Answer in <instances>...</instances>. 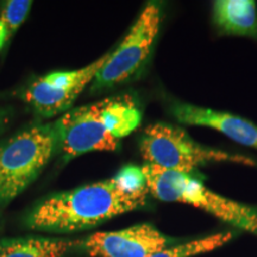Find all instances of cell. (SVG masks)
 <instances>
[{"label": "cell", "mask_w": 257, "mask_h": 257, "mask_svg": "<svg viewBox=\"0 0 257 257\" xmlns=\"http://www.w3.org/2000/svg\"><path fill=\"white\" fill-rule=\"evenodd\" d=\"M148 192L141 167L128 166L105 181L56 193L29 212V229L70 233L98 226L147 205Z\"/></svg>", "instance_id": "obj_1"}, {"label": "cell", "mask_w": 257, "mask_h": 257, "mask_svg": "<svg viewBox=\"0 0 257 257\" xmlns=\"http://www.w3.org/2000/svg\"><path fill=\"white\" fill-rule=\"evenodd\" d=\"M140 107L131 95H117L67 111L55 121L66 160L91 152H114L138 127Z\"/></svg>", "instance_id": "obj_2"}, {"label": "cell", "mask_w": 257, "mask_h": 257, "mask_svg": "<svg viewBox=\"0 0 257 257\" xmlns=\"http://www.w3.org/2000/svg\"><path fill=\"white\" fill-rule=\"evenodd\" d=\"M149 194L161 201L182 202L201 208L237 229L257 236V208L212 192L198 178L160 167H141Z\"/></svg>", "instance_id": "obj_3"}, {"label": "cell", "mask_w": 257, "mask_h": 257, "mask_svg": "<svg viewBox=\"0 0 257 257\" xmlns=\"http://www.w3.org/2000/svg\"><path fill=\"white\" fill-rule=\"evenodd\" d=\"M57 150L56 123L34 125L0 144V206L30 186Z\"/></svg>", "instance_id": "obj_4"}, {"label": "cell", "mask_w": 257, "mask_h": 257, "mask_svg": "<svg viewBox=\"0 0 257 257\" xmlns=\"http://www.w3.org/2000/svg\"><path fill=\"white\" fill-rule=\"evenodd\" d=\"M140 150L148 165L188 175L211 162L256 166L255 161L246 156L201 146L184 128L166 123H156L146 128L140 141Z\"/></svg>", "instance_id": "obj_5"}, {"label": "cell", "mask_w": 257, "mask_h": 257, "mask_svg": "<svg viewBox=\"0 0 257 257\" xmlns=\"http://www.w3.org/2000/svg\"><path fill=\"white\" fill-rule=\"evenodd\" d=\"M161 19V6L154 2L148 3L121 43L110 53L108 60L92 82V91L120 85L142 69L152 54Z\"/></svg>", "instance_id": "obj_6"}, {"label": "cell", "mask_w": 257, "mask_h": 257, "mask_svg": "<svg viewBox=\"0 0 257 257\" xmlns=\"http://www.w3.org/2000/svg\"><path fill=\"white\" fill-rule=\"evenodd\" d=\"M108 57L110 53H106L82 68L53 72L38 78L24 91V101L42 117H54L68 110L86 86L94 81Z\"/></svg>", "instance_id": "obj_7"}, {"label": "cell", "mask_w": 257, "mask_h": 257, "mask_svg": "<svg viewBox=\"0 0 257 257\" xmlns=\"http://www.w3.org/2000/svg\"><path fill=\"white\" fill-rule=\"evenodd\" d=\"M174 242L152 224H138L127 229L95 232L82 240L91 257H149Z\"/></svg>", "instance_id": "obj_8"}, {"label": "cell", "mask_w": 257, "mask_h": 257, "mask_svg": "<svg viewBox=\"0 0 257 257\" xmlns=\"http://www.w3.org/2000/svg\"><path fill=\"white\" fill-rule=\"evenodd\" d=\"M170 113L179 123L213 128L234 142L257 149V125L238 115L179 101L170 106Z\"/></svg>", "instance_id": "obj_9"}, {"label": "cell", "mask_w": 257, "mask_h": 257, "mask_svg": "<svg viewBox=\"0 0 257 257\" xmlns=\"http://www.w3.org/2000/svg\"><path fill=\"white\" fill-rule=\"evenodd\" d=\"M212 21L221 34L257 40V10L253 0H217Z\"/></svg>", "instance_id": "obj_10"}, {"label": "cell", "mask_w": 257, "mask_h": 257, "mask_svg": "<svg viewBox=\"0 0 257 257\" xmlns=\"http://www.w3.org/2000/svg\"><path fill=\"white\" fill-rule=\"evenodd\" d=\"M75 242L48 237H23L0 242V257H64Z\"/></svg>", "instance_id": "obj_11"}, {"label": "cell", "mask_w": 257, "mask_h": 257, "mask_svg": "<svg viewBox=\"0 0 257 257\" xmlns=\"http://www.w3.org/2000/svg\"><path fill=\"white\" fill-rule=\"evenodd\" d=\"M232 237L233 233L230 231L214 233L212 236L202 237V238L189 240V242L176 244V245H170L168 248L153 253L149 257H193L199 253H205L220 248L227 242H230Z\"/></svg>", "instance_id": "obj_12"}, {"label": "cell", "mask_w": 257, "mask_h": 257, "mask_svg": "<svg viewBox=\"0 0 257 257\" xmlns=\"http://www.w3.org/2000/svg\"><path fill=\"white\" fill-rule=\"evenodd\" d=\"M30 0H9L0 11V22L5 24L10 34H14L25 21L30 11Z\"/></svg>", "instance_id": "obj_13"}, {"label": "cell", "mask_w": 257, "mask_h": 257, "mask_svg": "<svg viewBox=\"0 0 257 257\" xmlns=\"http://www.w3.org/2000/svg\"><path fill=\"white\" fill-rule=\"evenodd\" d=\"M10 35L11 34L9 32L8 28L5 27V24L3 23V22H0V50L3 49V47H4L6 42H8Z\"/></svg>", "instance_id": "obj_14"}, {"label": "cell", "mask_w": 257, "mask_h": 257, "mask_svg": "<svg viewBox=\"0 0 257 257\" xmlns=\"http://www.w3.org/2000/svg\"><path fill=\"white\" fill-rule=\"evenodd\" d=\"M4 121H5V118H4V115H3L2 112H0V131H2V128H3V125H4Z\"/></svg>", "instance_id": "obj_15"}]
</instances>
